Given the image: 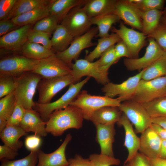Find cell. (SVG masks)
<instances>
[{
    "instance_id": "obj_1",
    "label": "cell",
    "mask_w": 166,
    "mask_h": 166,
    "mask_svg": "<svg viewBox=\"0 0 166 166\" xmlns=\"http://www.w3.org/2000/svg\"><path fill=\"white\" fill-rule=\"evenodd\" d=\"M84 119L81 109L69 105L64 109L55 110L50 115L46 122V130L53 136H60L68 129L81 128Z\"/></svg>"
},
{
    "instance_id": "obj_2",
    "label": "cell",
    "mask_w": 166,
    "mask_h": 166,
    "mask_svg": "<svg viewBox=\"0 0 166 166\" xmlns=\"http://www.w3.org/2000/svg\"><path fill=\"white\" fill-rule=\"evenodd\" d=\"M42 78L32 71L25 72L15 78L16 86L14 92L17 102L25 109H32L35 105L33 97Z\"/></svg>"
},
{
    "instance_id": "obj_3",
    "label": "cell",
    "mask_w": 166,
    "mask_h": 166,
    "mask_svg": "<svg viewBox=\"0 0 166 166\" xmlns=\"http://www.w3.org/2000/svg\"><path fill=\"white\" fill-rule=\"evenodd\" d=\"M90 77H87L79 82L71 84L67 91L59 99L53 102L46 104L35 102L33 109L38 113L42 120L46 122L53 112L64 109L70 105L76 98L82 87Z\"/></svg>"
},
{
    "instance_id": "obj_4",
    "label": "cell",
    "mask_w": 166,
    "mask_h": 166,
    "mask_svg": "<svg viewBox=\"0 0 166 166\" xmlns=\"http://www.w3.org/2000/svg\"><path fill=\"white\" fill-rule=\"evenodd\" d=\"M121 102L117 98L106 96L93 95L88 93L87 91L81 92L70 105L81 109L84 118L89 120L93 113L96 110L106 106L119 107Z\"/></svg>"
},
{
    "instance_id": "obj_5",
    "label": "cell",
    "mask_w": 166,
    "mask_h": 166,
    "mask_svg": "<svg viewBox=\"0 0 166 166\" xmlns=\"http://www.w3.org/2000/svg\"><path fill=\"white\" fill-rule=\"evenodd\" d=\"M166 96V76L149 80L141 79L131 100L140 104Z\"/></svg>"
},
{
    "instance_id": "obj_6",
    "label": "cell",
    "mask_w": 166,
    "mask_h": 166,
    "mask_svg": "<svg viewBox=\"0 0 166 166\" xmlns=\"http://www.w3.org/2000/svg\"><path fill=\"white\" fill-rule=\"evenodd\" d=\"M73 83L74 82L71 74L55 77L42 78L37 87L38 93L37 102L40 104L50 103L57 93Z\"/></svg>"
},
{
    "instance_id": "obj_7",
    "label": "cell",
    "mask_w": 166,
    "mask_h": 166,
    "mask_svg": "<svg viewBox=\"0 0 166 166\" xmlns=\"http://www.w3.org/2000/svg\"><path fill=\"white\" fill-rule=\"evenodd\" d=\"M118 108L134 125L137 133L141 134L152 123V118L140 103L127 101L121 102Z\"/></svg>"
},
{
    "instance_id": "obj_8",
    "label": "cell",
    "mask_w": 166,
    "mask_h": 166,
    "mask_svg": "<svg viewBox=\"0 0 166 166\" xmlns=\"http://www.w3.org/2000/svg\"><path fill=\"white\" fill-rule=\"evenodd\" d=\"M74 83L82 77L87 76L94 78L98 83L104 85L109 82L108 77V70L100 69L98 60L90 62L85 59H77L71 65Z\"/></svg>"
},
{
    "instance_id": "obj_9",
    "label": "cell",
    "mask_w": 166,
    "mask_h": 166,
    "mask_svg": "<svg viewBox=\"0 0 166 166\" xmlns=\"http://www.w3.org/2000/svg\"><path fill=\"white\" fill-rule=\"evenodd\" d=\"M75 38L85 33L92 25L91 18L81 6L71 10L60 23Z\"/></svg>"
},
{
    "instance_id": "obj_10",
    "label": "cell",
    "mask_w": 166,
    "mask_h": 166,
    "mask_svg": "<svg viewBox=\"0 0 166 166\" xmlns=\"http://www.w3.org/2000/svg\"><path fill=\"white\" fill-rule=\"evenodd\" d=\"M98 32L97 27H93L84 34L75 38L66 50L61 52L56 53V56L71 67L73 60L78 59L83 49L96 45L92 40Z\"/></svg>"
},
{
    "instance_id": "obj_11",
    "label": "cell",
    "mask_w": 166,
    "mask_h": 166,
    "mask_svg": "<svg viewBox=\"0 0 166 166\" xmlns=\"http://www.w3.org/2000/svg\"><path fill=\"white\" fill-rule=\"evenodd\" d=\"M143 69L134 76L119 84L109 82L101 89L105 96L117 98L121 102L131 100L134 96L140 81L141 79Z\"/></svg>"
},
{
    "instance_id": "obj_12",
    "label": "cell",
    "mask_w": 166,
    "mask_h": 166,
    "mask_svg": "<svg viewBox=\"0 0 166 166\" xmlns=\"http://www.w3.org/2000/svg\"><path fill=\"white\" fill-rule=\"evenodd\" d=\"M39 60L30 59L22 55L5 56L0 60V74L18 77L25 72L33 71Z\"/></svg>"
},
{
    "instance_id": "obj_13",
    "label": "cell",
    "mask_w": 166,
    "mask_h": 166,
    "mask_svg": "<svg viewBox=\"0 0 166 166\" xmlns=\"http://www.w3.org/2000/svg\"><path fill=\"white\" fill-rule=\"evenodd\" d=\"M111 30L113 33L117 34L126 45L129 53V58H138L139 53L145 45L148 36L142 32L128 28L121 22L118 29L113 27Z\"/></svg>"
},
{
    "instance_id": "obj_14",
    "label": "cell",
    "mask_w": 166,
    "mask_h": 166,
    "mask_svg": "<svg viewBox=\"0 0 166 166\" xmlns=\"http://www.w3.org/2000/svg\"><path fill=\"white\" fill-rule=\"evenodd\" d=\"M32 72L42 78L60 77L71 74V67L61 59L55 53L47 58L39 60Z\"/></svg>"
},
{
    "instance_id": "obj_15",
    "label": "cell",
    "mask_w": 166,
    "mask_h": 166,
    "mask_svg": "<svg viewBox=\"0 0 166 166\" xmlns=\"http://www.w3.org/2000/svg\"><path fill=\"white\" fill-rule=\"evenodd\" d=\"M148 38V44L142 57L136 58H125L124 59V65L128 70L141 71L157 60L165 52L153 39Z\"/></svg>"
},
{
    "instance_id": "obj_16",
    "label": "cell",
    "mask_w": 166,
    "mask_h": 166,
    "mask_svg": "<svg viewBox=\"0 0 166 166\" xmlns=\"http://www.w3.org/2000/svg\"><path fill=\"white\" fill-rule=\"evenodd\" d=\"M32 25L19 27L0 38V49L14 52H21L22 48L28 40Z\"/></svg>"
},
{
    "instance_id": "obj_17",
    "label": "cell",
    "mask_w": 166,
    "mask_h": 166,
    "mask_svg": "<svg viewBox=\"0 0 166 166\" xmlns=\"http://www.w3.org/2000/svg\"><path fill=\"white\" fill-rule=\"evenodd\" d=\"M141 12L128 0H117L114 14L122 20L124 24L130 26L133 29H136L142 32Z\"/></svg>"
},
{
    "instance_id": "obj_18",
    "label": "cell",
    "mask_w": 166,
    "mask_h": 166,
    "mask_svg": "<svg viewBox=\"0 0 166 166\" xmlns=\"http://www.w3.org/2000/svg\"><path fill=\"white\" fill-rule=\"evenodd\" d=\"M72 137L70 133L67 134L61 145L52 153H45L38 149V163L36 166H67L69 162L65 156V151Z\"/></svg>"
},
{
    "instance_id": "obj_19",
    "label": "cell",
    "mask_w": 166,
    "mask_h": 166,
    "mask_svg": "<svg viewBox=\"0 0 166 166\" xmlns=\"http://www.w3.org/2000/svg\"><path fill=\"white\" fill-rule=\"evenodd\" d=\"M139 151L148 158L158 157L162 139L151 127L141 133Z\"/></svg>"
},
{
    "instance_id": "obj_20",
    "label": "cell",
    "mask_w": 166,
    "mask_h": 166,
    "mask_svg": "<svg viewBox=\"0 0 166 166\" xmlns=\"http://www.w3.org/2000/svg\"><path fill=\"white\" fill-rule=\"evenodd\" d=\"M117 123L122 126L124 129L125 138L124 146L127 150L128 155L124 164H126L138 152L140 139L136 135L132 124L124 114L122 113Z\"/></svg>"
},
{
    "instance_id": "obj_21",
    "label": "cell",
    "mask_w": 166,
    "mask_h": 166,
    "mask_svg": "<svg viewBox=\"0 0 166 166\" xmlns=\"http://www.w3.org/2000/svg\"><path fill=\"white\" fill-rule=\"evenodd\" d=\"M114 124H98L95 126L96 140L100 147V153L111 157H114L113 144L116 134Z\"/></svg>"
},
{
    "instance_id": "obj_22",
    "label": "cell",
    "mask_w": 166,
    "mask_h": 166,
    "mask_svg": "<svg viewBox=\"0 0 166 166\" xmlns=\"http://www.w3.org/2000/svg\"><path fill=\"white\" fill-rule=\"evenodd\" d=\"M46 122L42 119L40 114L33 109H26L20 126L26 133L32 132L40 136L47 134Z\"/></svg>"
},
{
    "instance_id": "obj_23",
    "label": "cell",
    "mask_w": 166,
    "mask_h": 166,
    "mask_svg": "<svg viewBox=\"0 0 166 166\" xmlns=\"http://www.w3.org/2000/svg\"><path fill=\"white\" fill-rule=\"evenodd\" d=\"M87 0H49L47 5L50 15L56 17L60 23L73 8L83 6Z\"/></svg>"
},
{
    "instance_id": "obj_24",
    "label": "cell",
    "mask_w": 166,
    "mask_h": 166,
    "mask_svg": "<svg viewBox=\"0 0 166 166\" xmlns=\"http://www.w3.org/2000/svg\"><path fill=\"white\" fill-rule=\"evenodd\" d=\"M122 114L118 107L104 106L95 111L89 120L95 126L98 124H115L118 122Z\"/></svg>"
},
{
    "instance_id": "obj_25",
    "label": "cell",
    "mask_w": 166,
    "mask_h": 166,
    "mask_svg": "<svg viewBox=\"0 0 166 166\" xmlns=\"http://www.w3.org/2000/svg\"><path fill=\"white\" fill-rule=\"evenodd\" d=\"M117 0H87L83 9L91 18L114 14Z\"/></svg>"
},
{
    "instance_id": "obj_26",
    "label": "cell",
    "mask_w": 166,
    "mask_h": 166,
    "mask_svg": "<svg viewBox=\"0 0 166 166\" xmlns=\"http://www.w3.org/2000/svg\"><path fill=\"white\" fill-rule=\"evenodd\" d=\"M26 133L20 126L7 125L0 132V137L4 144L18 151L23 145L19 138Z\"/></svg>"
},
{
    "instance_id": "obj_27",
    "label": "cell",
    "mask_w": 166,
    "mask_h": 166,
    "mask_svg": "<svg viewBox=\"0 0 166 166\" xmlns=\"http://www.w3.org/2000/svg\"><path fill=\"white\" fill-rule=\"evenodd\" d=\"M74 38L64 26L59 24L51 39L52 49L56 53L62 52L69 47Z\"/></svg>"
},
{
    "instance_id": "obj_28",
    "label": "cell",
    "mask_w": 166,
    "mask_h": 166,
    "mask_svg": "<svg viewBox=\"0 0 166 166\" xmlns=\"http://www.w3.org/2000/svg\"><path fill=\"white\" fill-rule=\"evenodd\" d=\"M50 15L47 5L34 10L12 19L18 26L32 25Z\"/></svg>"
},
{
    "instance_id": "obj_29",
    "label": "cell",
    "mask_w": 166,
    "mask_h": 166,
    "mask_svg": "<svg viewBox=\"0 0 166 166\" xmlns=\"http://www.w3.org/2000/svg\"><path fill=\"white\" fill-rule=\"evenodd\" d=\"M120 19L116 14H109L91 18L92 25L97 26L98 32L96 37L103 38L109 36V31L112 26L120 22Z\"/></svg>"
},
{
    "instance_id": "obj_30",
    "label": "cell",
    "mask_w": 166,
    "mask_h": 166,
    "mask_svg": "<svg viewBox=\"0 0 166 166\" xmlns=\"http://www.w3.org/2000/svg\"><path fill=\"white\" fill-rule=\"evenodd\" d=\"M121 40L118 35L113 33L107 37L100 38L97 40L96 47L85 57V59L93 62L95 59L100 57L101 55L111 46L115 45Z\"/></svg>"
},
{
    "instance_id": "obj_31",
    "label": "cell",
    "mask_w": 166,
    "mask_h": 166,
    "mask_svg": "<svg viewBox=\"0 0 166 166\" xmlns=\"http://www.w3.org/2000/svg\"><path fill=\"white\" fill-rule=\"evenodd\" d=\"M21 52L22 55L35 60L44 59L55 53L52 49H48L40 44L28 41L23 46Z\"/></svg>"
},
{
    "instance_id": "obj_32",
    "label": "cell",
    "mask_w": 166,
    "mask_h": 166,
    "mask_svg": "<svg viewBox=\"0 0 166 166\" xmlns=\"http://www.w3.org/2000/svg\"><path fill=\"white\" fill-rule=\"evenodd\" d=\"M49 0H17L6 19H12L34 10L47 6Z\"/></svg>"
},
{
    "instance_id": "obj_33",
    "label": "cell",
    "mask_w": 166,
    "mask_h": 166,
    "mask_svg": "<svg viewBox=\"0 0 166 166\" xmlns=\"http://www.w3.org/2000/svg\"><path fill=\"white\" fill-rule=\"evenodd\" d=\"M163 14V11L159 10L141 12L142 32L147 36L151 33L160 23Z\"/></svg>"
},
{
    "instance_id": "obj_34",
    "label": "cell",
    "mask_w": 166,
    "mask_h": 166,
    "mask_svg": "<svg viewBox=\"0 0 166 166\" xmlns=\"http://www.w3.org/2000/svg\"><path fill=\"white\" fill-rule=\"evenodd\" d=\"M143 69L141 79L149 80L166 76V52L157 60Z\"/></svg>"
},
{
    "instance_id": "obj_35",
    "label": "cell",
    "mask_w": 166,
    "mask_h": 166,
    "mask_svg": "<svg viewBox=\"0 0 166 166\" xmlns=\"http://www.w3.org/2000/svg\"><path fill=\"white\" fill-rule=\"evenodd\" d=\"M141 104L152 118L166 117V96Z\"/></svg>"
},
{
    "instance_id": "obj_36",
    "label": "cell",
    "mask_w": 166,
    "mask_h": 166,
    "mask_svg": "<svg viewBox=\"0 0 166 166\" xmlns=\"http://www.w3.org/2000/svg\"><path fill=\"white\" fill-rule=\"evenodd\" d=\"M17 100L13 92L0 100V118L7 121L10 118L15 108Z\"/></svg>"
},
{
    "instance_id": "obj_37",
    "label": "cell",
    "mask_w": 166,
    "mask_h": 166,
    "mask_svg": "<svg viewBox=\"0 0 166 166\" xmlns=\"http://www.w3.org/2000/svg\"><path fill=\"white\" fill-rule=\"evenodd\" d=\"M59 24L60 23L58 18L50 14L36 23L32 30L51 34L53 33Z\"/></svg>"
},
{
    "instance_id": "obj_38",
    "label": "cell",
    "mask_w": 166,
    "mask_h": 166,
    "mask_svg": "<svg viewBox=\"0 0 166 166\" xmlns=\"http://www.w3.org/2000/svg\"><path fill=\"white\" fill-rule=\"evenodd\" d=\"M38 150L31 151L27 156L20 159L10 160H1L0 166H35L38 161Z\"/></svg>"
},
{
    "instance_id": "obj_39",
    "label": "cell",
    "mask_w": 166,
    "mask_h": 166,
    "mask_svg": "<svg viewBox=\"0 0 166 166\" xmlns=\"http://www.w3.org/2000/svg\"><path fill=\"white\" fill-rule=\"evenodd\" d=\"M128 0L130 3L142 12L155 10H161L165 3V1L163 0Z\"/></svg>"
},
{
    "instance_id": "obj_40",
    "label": "cell",
    "mask_w": 166,
    "mask_h": 166,
    "mask_svg": "<svg viewBox=\"0 0 166 166\" xmlns=\"http://www.w3.org/2000/svg\"><path fill=\"white\" fill-rule=\"evenodd\" d=\"M89 159L93 166L118 165L121 163V161L118 159L101 153L91 154L89 155Z\"/></svg>"
},
{
    "instance_id": "obj_41",
    "label": "cell",
    "mask_w": 166,
    "mask_h": 166,
    "mask_svg": "<svg viewBox=\"0 0 166 166\" xmlns=\"http://www.w3.org/2000/svg\"><path fill=\"white\" fill-rule=\"evenodd\" d=\"M16 86L15 77L7 74H0V98L14 92Z\"/></svg>"
},
{
    "instance_id": "obj_42",
    "label": "cell",
    "mask_w": 166,
    "mask_h": 166,
    "mask_svg": "<svg viewBox=\"0 0 166 166\" xmlns=\"http://www.w3.org/2000/svg\"><path fill=\"white\" fill-rule=\"evenodd\" d=\"M51 34L44 32L32 30L28 37V41L38 43L45 47L52 49V44L50 37Z\"/></svg>"
},
{
    "instance_id": "obj_43",
    "label": "cell",
    "mask_w": 166,
    "mask_h": 166,
    "mask_svg": "<svg viewBox=\"0 0 166 166\" xmlns=\"http://www.w3.org/2000/svg\"><path fill=\"white\" fill-rule=\"evenodd\" d=\"M114 45L106 50L98 60V65L100 69L109 70L112 65L118 60L116 57Z\"/></svg>"
},
{
    "instance_id": "obj_44",
    "label": "cell",
    "mask_w": 166,
    "mask_h": 166,
    "mask_svg": "<svg viewBox=\"0 0 166 166\" xmlns=\"http://www.w3.org/2000/svg\"><path fill=\"white\" fill-rule=\"evenodd\" d=\"M148 38L153 39L160 47L166 52V26L159 24Z\"/></svg>"
},
{
    "instance_id": "obj_45",
    "label": "cell",
    "mask_w": 166,
    "mask_h": 166,
    "mask_svg": "<svg viewBox=\"0 0 166 166\" xmlns=\"http://www.w3.org/2000/svg\"><path fill=\"white\" fill-rule=\"evenodd\" d=\"M26 109L17 101L14 110L7 121V125L19 126Z\"/></svg>"
},
{
    "instance_id": "obj_46",
    "label": "cell",
    "mask_w": 166,
    "mask_h": 166,
    "mask_svg": "<svg viewBox=\"0 0 166 166\" xmlns=\"http://www.w3.org/2000/svg\"><path fill=\"white\" fill-rule=\"evenodd\" d=\"M16 1L0 0V20L7 19Z\"/></svg>"
},
{
    "instance_id": "obj_47",
    "label": "cell",
    "mask_w": 166,
    "mask_h": 166,
    "mask_svg": "<svg viewBox=\"0 0 166 166\" xmlns=\"http://www.w3.org/2000/svg\"><path fill=\"white\" fill-rule=\"evenodd\" d=\"M40 137L35 134L27 137L25 141L26 148L31 151L38 150L41 142Z\"/></svg>"
},
{
    "instance_id": "obj_48",
    "label": "cell",
    "mask_w": 166,
    "mask_h": 166,
    "mask_svg": "<svg viewBox=\"0 0 166 166\" xmlns=\"http://www.w3.org/2000/svg\"><path fill=\"white\" fill-rule=\"evenodd\" d=\"M11 19L0 20V37L18 28Z\"/></svg>"
},
{
    "instance_id": "obj_49",
    "label": "cell",
    "mask_w": 166,
    "mask_h": 166,
    "mask_svg": "<svg viewBox=\"0 0 166 166\" xmlns=\"http://www.w3.org/2000/svg\"><path fill=\"white\" fill-rule=\"evenodd\" d=\"M18 154V151L4 144L0 145V159H5L12 160Z\"/></svg>"
},
{
    "instance_id": "obj_50",
    "label": "cell",
    "mask_w": 166,
    "mask_h": 166,
    "mask_svg": "<svg viewBox=\"0 0 166 166\" xmlns=\"http://www.w3.org/2000/svg\"><path fill=\"white\" fill-rule=\"evenodd\" d=\"M69 164L67 166H93L89 158H84L81 155L76 154L73 158L68 160Z\"/></svg>"
},
{
    "instance_id": "obj_51",
    "label": "cell",
    "mask_w": 166,
    "mask_h": 166,
    "mask_svg": "<svg viewBox=\"0 0 166 166\" xmlns=\"http://www.w3.org/2000/svg\"><path fill=\"white\" fill-rule=\"evenodd\" d=\"M114 49L116 57L118 60L122 57L129 58L128 50L126 45L122 40L115 45Z\"/></svg>"
},
{
    "instance_id": "obj_52",
    "label": "cell",
    "mask_w": 166,
    "mask_h": 166,
    "mask_svg": "<svg viewBox=\"0 0 166 166\" xmlns=\"http://www.w3.org/2000/svg\"><path fill=\"white\" fill-rule=\"evenodd\" d=\"M127 163L130 166H151L148 159L139 152Z\"/></svg>"
},
{
    "instance_id": "obj_53",
    "label": "cell",
    "mask_w": 166,
    "mask_h": 166,
    "mask_svg": "<svg viewBox=\"0 0 166 166\" xmlns=\"http://www.w3.org/2000/svg\"><path fill=\"white\" fill-rule=\"evenodd\" d=\"M150 126L162 139L166 140V129L157 124L152 123Z\"/></svg>"
},
{
    "instance_id": "obj_54",
    "label": "cell",
    "mask_w": 166,
    "mask_h": 166,
    "mask_svg": "<svg viewBox=\"0 0 166 166\" xmlns=\"http://www.w3.org/2000/svg\"><path fill=\"white\" fill-rule=\"evenodd\" d=\"M148 158L151 166H166V159L158 157L152 159Z\"/></svg>"
},
{
    "instance_id": "obj_55",
    "label": "cell",
    "mask_w": 166,
    "mask_h": 166,
    "mask_svg": "<svg viewBox=\"0 0 166 166\" xmlns=\"http://www.w3.org/2000/svg\"><path fill=\"white\" fill-rule=\"evenodd\" d=\"M152 123L157 124L166 129V117H160L152 118Z\"/></svg>"
},
{
    "instance_id": "obj_56",
    "label": "cell",
    "mask_w": 166,
    "mask_h": 166,
    "mask_svg": "<svg viewBox=\"0 0 166 166\" xmlns=\"http://www.w3.org/2000/svg\"><path fill=\"white\" fill-rule=\"evenodd\" d=\"M158 157L166 159V140L162 139Z\"/></svg>"
},
{
    "instance_id": "obj_57",
    "label": "cell",
    "mask_w": 166,
    "mask_h": 166,
    "mask_svg": "<svg viewBox=\"0 0 166 166\" xmlns=\"http://www.w3.org/2000/svg\"><path fill=\"white\" fill-rule=\"evenodd\" d=\"M7 121L0 118V132L2 131L7 126Z\"/></svg>"
},
{
    "instance_id": "obj_58",
    "label": "cell",
    "mask_w": 166,
    "mask_h": 166,
    "mask_svg": "<svg viewBox=\"0 0 166 166\" xmlns=\"http://www.w3.org/2000/svg\"><path fill=\"white\" fill-rule=\"evenodd\" d=\"M162 23L166 26V16H163L161 18L160 21Z\"/></svg>"
},
{
    "instance_id": "obj_59",
    "label": "cell",
    "mask_w": 166,
    "mask_h": 166,
    "mask_svg": "<svg viewBox=\"0 0 166 166\" xmlns=\"http://www.w3.org/2000/svg\"><path fill=\"white\" fill-rule=\"evenodd\" d=\"M163 16H166V6L164 9V10L163 11Z\"/></svg>"
},
{
    "instance_id": "obj_60",
    "label": "cell",
    "mask_w": 166,
    "mask_h": 166,
    "mask_svg": "<svg viewBox=\"0 0 166 166\" xmlns=\"http://www.w3.org/2000/svg\"><path fill=\"white\" fill-rule=\"evenodd\" d=\"M123 166H130V165L128 163H126V164H124Z\"/></svg>"
}]
</instances>
